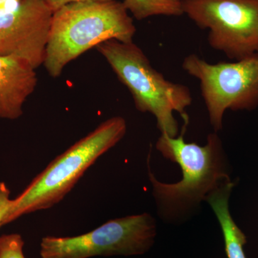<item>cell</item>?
Listing matches in <instances>:
<instances>
[{
  "mask_svg": "<svg viewBox=\"0 0 258 258\" xmlns=\"http://www.w3.org/2000/svg\"><path fill=\"white\" fill-rule=\"evenodd\" d=\"M20 0H0V8H11L15 6Z\"/></svg>",
  "mask_w": 258,
  "mask_h": 258,
  "instance_id": "15",
  "label": "cell"
},
{
  "mask_svg": "<svg viewBox=\"0 0 258 258\" xmlns=\"http://www.w3.org/2000/svg\"><path fill=\"white\" fill-rule=\"evenodd\" d=\"M96 48L128 88L137 109L152 113L161 134L172 138L177 137L179 123L174 113H179L184 123H189L186 108L192 102L189 88L166 80L133 42L108 40Z\"/></svg>",
  "mask_w": 258,
  "mask_h": 258,
  "instance_id": "4",
  "label": "cell"
},
{
  "mask_svg": "<svg viewBox=\"0 0 258 258\" xmlns=\"http://www.w3.org/2000/svg\"><path fill=\"white\" fill-rule=\"evenodd\" d=\"M37 83L35 69L15 55H0V118L15 120L23 114L27 98Z\"/></svg>",
  "mask_w": 258,
  "mask_h": 258,
  "instance_id": "9",
  "label": "cell"
},
{
  "mask_svg": "<svg viewBox=\"0 0 258 258\" xmlns=\"http://www.w3.org/2000/svg\"><path fill=\"white\" fill-rule=\"evenodd\" d=\"M182 10L231 60L258 52V0H182Z\"/></svg>",
  "mask_w": 258,
  "mask_h": 258,
  "instance_id": "7",
  "label": "cell"
},
{
  "mask_svg": "<svg viewBox=\"0 0 258 258\" xmlns=\"http://www.w3.org/2000/svg\"><path fill=\"white\" fill-rule=\"evenodd\" d=\"M10 191L4 182H0V227H2L3 219L10 208L11 200L10 198Z\"/></svg>",
  "mask_w": 258,
  "mask_h": 258,
  "instance_id": "13",
  "label": "cell"
},
{
  "mask_svg": "<svg viewBox=\"0 0 258 258\" xmlns=\"http://www.w3.org/2000/svg\"><path fill=\"white\" fill-rule=\"evenodd\" d=\"M23 237L19 234L0 236V258H25Z\"/></svg>",
  "mask_w": 258,
  "mask_h": 258,
  "instance_id": "12",
  "label": "cell"
},
{
  "mask_svg": "<svg viewBox=\"0 0 258 258\" xmlns=\"http://www.w3.org/2000/svg\"><path fill=\"white\" fill-rule=\"evenodd\" d=\"M156 237V220L145 212L109 220L83 235L45 236L40 242V258H90L142 255L150 250Z\"/></svg>",
  "mask_w": 258,
  "mask_h": 258,
  "instance_id": "5",
  "label": "cell"
},
{
  "mask_svg": "<svg viewBox=\"0 0 258 258\" xmlns=\"http://www.w3.org/2000/svg\"><path fill=\"white\" fill-rule=\"evenodd\" d=\"M182 68L200 81L215 132L222 129L227 110L251 111L258 106V52L235 62L216 64L192 54L185 57Z\"/></svg>",
  "mask_w": 258,
  "mask_h": 258,
  "instance_id": "6",
  "label": "cell"
},
{
  "mask_svg": "<svg viewBox=\"0 0 258 258\" xmlns=\"http://www.w3.org/2000/svg\"><path fill=\"white\" fill-rule=\"evenodd\" d=\"M122 3L139 20L159 15L179 17L184 15L182 0H123Z\"/></svg>",
  "mask_w": 258,
  "mask_h": 258,
  "instance_id": "11",
  "label": "cell"
},
{
  "mask_svg": "<svg viewBox=\"0 0 258 258\" xmlns=\"http://www.w3.org/2000/svg\"><path fill=\"white\" fill-rule=\"evenodd\" d=\"M235 186L234 181H226L209 195L206 202L221 227L227 258H247L244 252L247 237L234 221L229 208V200Z\"/></svg>",
  "mask_w": 258,
  "mask_h": 258,
  "instance_id": "10",
  "label": "cell"
},
{
  "mask_svg": "<svg viewBox=\"0 0 258 258\" xmlns=\"http://www.w3.org/2000/svg\"><path fill=\"white\" fill-rule=\"evenodd\" d=\"M137 29L116 0L70 3L54 12L43 64L52 78L85 52L115 40L133 42Z\"/></svg>",
  "mask_w": 258,
  "mask_h": 258,
  "instance_id": "2",
  "label": "cell"
},
{
  "mask_svg": "<svg viewBox=\"0 0 258 258\" xmlns=\"http://www.w3.org/2000/svg\"><path fill=\"white\" fill-rule=\"evenodd\" d=\"M184 123L176 137L161 134L156 148L165 159L179 164L182 179L174 184L161 182L150 167L148 175L152 185L157 214L164 222L179 225L189 221L201 210L202 204L220 185L230 181V164L217 132L210 134L205 146L186 143Z\"/></svg>",
  "mask_w": 258,
  "mask_h": 258,
  "instance_id": "1",
  "label": "cell"
},
{
  "mask_svg": "<svg viewBox=\"0 0 258 258\" xmlns=\"http://www.w3.org/2000/svg\"><path fill=\"white\" fill-rule=\"evenodd\" d=\"M126 130L123 117H113L71 146L11 200L2 226L23 215L52 208L62 201L98 158L124 137Z\"/></svg>",
  "mask_w": 258,
  "mask_h": 258,
  "instance_id": "3",
  "label": "cell"
},
{
  "mask_svg": "<svg viewBox=\"0 0 258 258\" xmlns=\"http://www.w3.org/2000/svg\"><path fill=\"white\" fill-rule=\"evenodd\" d=\"M45 1L51 9L55 12L56 10L60 9L62 7L64 6V5L70 4V3L87 1H109V0H45Z\"/></svg>",
  "mask_w": 258,
  "mask_h": 258,
  "instance_id": "14",
  "label": "cell"
},
{
  "mask_svg": "<svg viewBox=\"0 0 258 258\" xmlns=\"http://www.w3.org/2000/svg\"><path fill=\"white\" fill-rule=\"evenodd\" d=\"M53 13L45 0L0 8V55L22 57L35 69L43 64Z\"/></svg>",
  "mask_w": 258,
  "mask_h": 258,
  "instance_id": "8",
  "label": "cell"
}]
</instances>
